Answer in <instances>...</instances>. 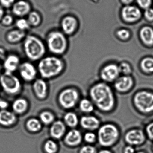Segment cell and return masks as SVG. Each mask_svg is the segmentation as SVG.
Masks as SVG:
<instances>
[{
	"mask_svg": "<svg viewBox=\"0 0 153 153\" xmlns=\"http://www.w3.org/2000/svg\"><path fill=\"white\" fill-rule=\"evenodd\" d=\"M146 18L150 21L153 20V9L148 8L146 9L145 13Z\"/></svg>",
	"mask_w": 153,
	"mask_h": 153,
	"instance_id": "ab89813d",
	"label": "cell"
},
{
	"mask_svg": "<svg viewBox=\"0 0 153 153\" xmlns=\"http://www.w3.org/2000/svg\"><path fill=\"white\" fill-rule=\"evenodd\" d=\"M39 118L40 122L45 125H49L54 122L55 117L53 112L49 111H44L40 112Z\"/></svg>",
	"mask_w": 153,
	"mask_h": 153,
	"instance_id": "4316f807",
	"label": "cell"
},
{
	"mask_svg": "<svg viewBox=\"0 0 153 153\" xmlns=\"http://www.w3.org/2000/svg\"><path fill=\"white\" fill-rule=\"evenodd\" d=\"M1 70H2V66L1 65V64L0 63V75H1Z\"/></svg>",
	"mask_w": 153,
	"mask_h": 153,
	"instance_id": "c3c4849f",
	"label": "cell"
},
{
	"mask_svg": "<svg viewBox=\"0 0 153 153\" xmlns=\"http://www.w3.org/2000/svg\"><path fill=\"white\" fill-rule=\"evenodd\" d=\"M81 134L76 129L71 130L66 136V143L70 146H76L81 143Z\"/></svg>",
	"mask_w": 153,
	"mask_h": 153,
	"instance_id": "44dd1931",
	"label": "cell"
},
{
	"mask_svg": "<svg viewBox=\"0 0 153 153\" xmlns=\"http://www.w3.org/2000/svg\"><path fill=\"white\" fill-rule=\"evenodd\" d=\"M28 21L30 26L37 27L41 21V18L38 13L36 11H31L28 15Z\"/></svg>",
	"mask_w": 153,
	"mask_h": 153,
	"instance_id": "f546056e",
	"label": "cell"
},
{
	"mask_svg": "<svg viewBox=\"0 0 153 153\" xmlns=\"http://www.w3.org/2000/svg\"><path fill=\"white\" fill-rule=\"evenodd\" d=\"M16 26L18 29L24 31L28 29L30 27L28 20L23 18L19 19L16 21Z\"/></svg>",
	"mask_w": 153,
	"mask_h": 153,
	"instance_id": "1f68e13d",
	"label": "cell"
},
{
	"mask_svg": "<svg viewBox=\"0 0 153 153\" xmlns=\"http://www.w3.org/2000/svg\"><path fill=\"white\" fill-rule=\"evenodd\" d=\"M17 120L16 114L7 109L0 110V125L8 126L14 124Z\"/></svg>",
	"mask_w": 153,
	"mask_h": 153,
	"instance_id": "ac0fdd59",
	"label": "cell"
},
{
	"mask_svg": "<svg viewBox=\"0 0 153 153\" xmlns=\"http://www.w3.org/2000/svg\"><path fill=\"white\" fill-rule=\"evenodd\" d=\"M9 106V102L7 101L0 99V110L7 109Z\"/></svg>",
	"mask_w": 153,
	"mask_h": 153,
	"instance_id": "b9f144b4",
	"label": "cell"
},
{
	"mask_svg": "<svg viewBox=\"0 0 153 153\" xmlns=\"http://www.w3.org/2000/svg\"><path fill=\"white\" fill-rule=\"evenodd\" d=\"M18 71L22 79L25 82H31L36 80L37 69L31 63L26 62L21 63Z\"/></svg>",
	"mask_w": 153,
	"mask_h": 153,
	"instance_id": "9c48e42d",
	"label": "cell"
},
{
	"mask_svg": "<svg viewBox=\"0 0 153 153\" xmlns=\"http://www.w3.org/2000/svg\"><path fill=\"white\" fill-rule=\"evenodd\" d=\"M64 121L67 126L71 128L76 127L79 122L77 115L75 112L72 111L66 113L64 116Z\"/></svg>",
	"mask_w": 153,
	"mask_h": 153,
	"instance_id": "d4e9b609",
	"label": "cell"
},
{
	"mask_svg": "<svg viewBox=\"0 0 153 153\" xmlns=\"http://www.w3.org/2000/svg\"><path fill=\"white\" fill-rule=\"evenodd\" d=\"M125 141L131 145H139L145 141L144 134L140 129L130 130L127 133L125 136Z\"/></svg>",
	"mask_w": 153,
	"mask_h": 153,
	"instance_id": "5bb4252c",
	"label": "cell"
},
{
	"mask_svg": "<svg viewBox=\"0 0 153 153\" xmlns=\"http://www.w3.org/2000/svg\"><path fill=\"white\" fill-rule=\"evenodd\" d=\"M122 16L124 19L128 22H133L140 19L141 13L140 10L133 6H127L122 10Z\"/></svg>",
	"mask_w": 153,
	"mask_h": 153,
	"instance_id": "2e32d148",
	"label": "cell"
},
{
	"mask_svg": "<svg viewBox=\"0 0 153 153\" xmlns=\"http://www.w3.org/2000/svg\"><path fill=\"white\" fill-rule=\"evenodd\" d=\"M28 102L26 99L23 98L16 99L12 104L13 111L15 114L19 115L25 113L28 109Z\"/></svg>",
	"mask_w": 153,
	"mask_h": 153,
	"instance_id": "d6986e66",
	"label": "cell"
},
{
	"mask_svg": "<svg viewBox=\"0 0 153 153\" xmlns=\"http://www.w3.org/2000/svg\"><path fill=\"white\" fill-rule=\"evenodd\" d=\"M0 85L4 91L10 96L18 95L21 91V82L13 73L4 72L0 75Z\"/></svg>",
	"mask_w": 153,
	"mask_h": 153,
	"instance_id": "5b68a950",
	"label": "cell"
},
{
	"mask_svg": "<svg viewBox=\"0 0 153 153\" xmlns=\"http://www.w3.org/2000/svg\"><path fill=\"white\" fill-rule=\"evenodd\" d=\"M12 10L14 15L22 17L28 15L31 12V5L27 1L20 0L14 3Z\"/></svg>",
	"mask_w": 153,
	"mask_h": 153,
	"instance_id": "9a60e30c",
	"label": "cell"
},
{
	"mask_svg": "<svg viewBox=\"0 0 153 153\" xmlns=\"http://www.w3.org/2000/svg\"><path fill=\"white\" fill-rule=\"evenodd\" d=\"M122 1L123 2L125 3V4H129L130 3L132 2L133 0H122Z\"/></svg>",
	"mask_w": 153,
	"mask_h": 153,
	"instance_id": "bcb514c9",
	"label": "cell"
},
{
	"mask_svg": "<svg viewBox=\"0 0 153 153\" xmlns=\"http://www.w3.org/2000/svg\"><path fill=\"white\" fill-rule=\"evenodd\" d=\"M146 132L149 137L151 139H153V123H151L147 126Z\"/></svg>",
	"mask_w": 153,
	"mask_h": 153,
	"instance_id": "60d3db41",
	"label": "cell"
},
{
	"mask_svg": "<svg viewBox=\"0 0 153 153\" xmlns=\"http://www.w3.org/2000/svg\"><path fill=\"white\" fill-rule=\"evenodd\" d=\"M117 36L120 39L126 40L130 37V33L127 30L122 29L117 32Z\"/></svg>",
	"mask_w": 153,
	"mask_h": 153,
	"instance_id": "836d02e7",
	"label": "cell"
},
{
	"mask_svg": "<svg viewBox=\"0 0 153 153\" xmlns=\"http://www.w3.org/2000/svg\"><path fill=\"white\" fill-rule=\"evenodd\" d=\"M23 50L27 58L31 61H40L44 57L46 48L43 41L36 36L29 35L24 39Z\"/></svg>",
	"mask_w": 153,
	"mask_h": 153,
	"instance_id": "3957f363",
	"label": "cell"
},
{
	"mask_svg": "<svg viewBox=\"0 0 153 153\" xmlns=\"http://www.w3.org/2000/svg\"><path fill=\"white\" fill-rule=\"evenodd\" d=\"M134 104L137 110L144 113L153 111V94L147 91H141L134 97Z\"/></svg>",
	"mask_w": 153,
	"mask_h": 153,
	"instance_id": "52a82bcc",
	"label": "cell"
},
{
	"mask_svg": "<svg viewBox=\"0 0 153 153\" xmlns=\"http://www.w3.org/2000/svg\"><path fill=\"white\" fill-rule=\"evenodd\" d=\"M99 153H112L111 152H110L108 150H102V151L100 152Z\"/></svg>",
	"mask_w": 153,
	"mask_h": 153,
	"instance_id": "7dc6e473",
	"label": "cell"
},
{
	"mask_svg": "<svg viewBox=\"0 0 153 153\" xmlns=\"http://www.w3.org/2000/svg\"><path fill=\"white\" fill-rule=\"evenodd\" d=\"M1 85H0V90H1Z\"/></svg>",
	"mask_w": 153,
	"mask_h": 153,
	"instance_id": "f907efd6",
	"label": "cell"
},
{
	"mask_svg": "<svg viewBox=\"0 0 153 153\" xmlns=\"http://www.w3.org/2000/svg\"><path fill=\"white\" fill-rule=\"evenodd\" d=\"M94 104L89 99H83L79 102V108L84 113H91L94 110Z\"/></svg>",
	"mask_w": 153,
	"mask_h": 153,
	"instance_id": "484cf974",
	"label": "cell"
},
{
	"mask_svg": "<svg viewBox=\"0 0 153 153\" xmlns=\"http://www.w3.org/2000/svg\"><path fill=\"white\" fill-rule=\"evenodd\" d=\"M137 153H144L143 152H138Z\"/></svg>",
	"mask_w": 153,
	"mask_h": 153,
	"instance_id": "681fc988",
	"label": "cell"
},
{
	"mask_svg": "<svg viewBox=\"0 0 153 153\" xmlns=\"http://www.w3.org/2000/svg\"><path fill=\"white\" fill-rule=\"evenodd\" d=\"M134 149L132 146H128L125 148L124 153H134Z\"/></svg>",
	"mask_w": 153,
	"mask_h": 153,
	"instance_id": "ee69618b",
	"label": "cell"
},
{
	"mask_svg": "<svg viewBox=\"0 0 153 153\" xmlns=\"http://www.w3.org/2000/svg\"><path fill=\"white\" fill-rule=\"evenodd\" d=\"M66 131L64 123L61 120L54 121L50 128V134L54 138L59 139L61 138Z\"/></svg>",
	"mask_w": 153,
	"mask_h": 153,
	"instance_id": "7402d4cb",
	"label": "cell"
},
{
	"mask_svg": "<svg viewBox=\"0 0 153 153\" xmlns=\"http://www.w3.org/2000/svg\"><path fill=\"white\" fill-rule=\"evenodd\" d=\"M13 18L12 16L11 15L7 14V15L4 16L2 19L1 20V22L4 25L9 26L13 23Z\"/></svg>",
	"mask_w": 153,
	"mask_h": 153,
	"instance_id": "e575fe53",
	"label": "cell"
},
{
	"mask_svg": "<svg viewBox=\"0 0 153 153\" xmlns=\"http://www.w3.org/2000/svg\"><path fill=\"white\" fill-rule=\"evenodd\" d=\"M137 1L141 7L146 9L149 8L152 4V0H137Z\"/></svg>",
	"mask_w": 153,
	"mask_h": 153,
	"instance_id": "74e56055",
	"label": "cell"
},
{
	"mask_svg": "<svg viewBox=\"0 0 153 153\" xmlns=\"http://www.w3.org/2000/svg\"><path fill=\"white\" fill-rule=\"evenodd\" d=\"M46 47L49 52L55 56L63 54L67 48L65 36L60 31H51L47 36Z\"/></svg>",
	"mask_w": 153,
	"mask_h": 153,
	"instance_id": "277c9868",
	"label": "cell"
},
{
	"mask_svg": "<svg viewBox=\"0 0 153 153\" xmlns=\"http://www.w3.org/2000/svg\"><path fill=\"white\" fill-rule=\"evenodd\" d=\"M76 25V19L71 16L65 17L62 21L61 24L63 31L67 35H71L74 32Z\"/></svg>",
	"mask_w": 153,
	"mask_h": 153,
	"instance_id": "ffe728a7",
	"label": "cell"
},
{
	"mask_svg": "<svg viewBox=\"0 0 153 153\" xmlns=\"http://www.w3.org/2000/svg\"><path fill=\"white\" fill-rule=\"evenodd\" d=\"M119 136L118 129L113 124H105L102 126L98 131L99 143L103 146L113 145L118 139Z\"/></svg>",
	"mask_w": 153,
	"mask_h": 153,
	"instance_id": "8992f818",
	"label": "cell"
},
{
	"mask_svg": "<svg viewBox=\"0 0 153 153\" xmlns=\"http://www.w3.org/2000/svg\"><path fill=\"white\" fill-rule=\"evenodd\" d=\"M32 89L35 96L40 100H45L48 96L47 84L43 78L36 79L32 84Z\"/></svg>",
	"mask_w": 153,
	"mask_h": 153,
	"instance_id": "8fae6325",
	"label": "cell"
},
{
	"mask_svg": "<svg viewBox=\"0 0 153 153\" xmlns=\"http://www.w3.org/2000/svg\"><path fill=\"white\" fill-rule=\"evenodd\" d=\"M133 78L129 75L119 76L115 81L114 86L118 91L126 92L129 91L134 85Z\"/></svg>",
	"mask_w": 153,
	"mask_h": 153,
	"instance_id": "7c38bea8",
	"label": "cell"
},
{
	"mask_svg": "<svg viewBox=\"0 0 153 153\" xmlns=\"http://www.w3.org/2000/svg\"><path fill=\"white\" fill-rule=\"evenodd\" d=\"M26 37V33L19 29L13 30L9 31L6 36L7 41L11 44L19 43Z\"/></svg>",
	"mask_w": 153,
	"mask_h": 153,
	"instance_id": "603a6c76",
	"label": "cell"
},
{
	"mask_svg": "<svg viewBox=\"0 0 153 153\" xmlns=\"http://www.w3.org/2000/svg\"><path fill=\"white\" fill-rule=\"evenodd\" d=\"M140 66L145 72L147 73L153 72V58L151 57L144 58L141 61Z\"/></svg>",
	"mask_w": 153,
	"mask_h": 153,
	"instance_id": "f1b7e54d",
	"label": "cell"
},
{
	"mask_svg": "<svg viewBox=\"0 0 153 153\" xmlns=\"http://www.w3.org/2000/svg\"><path fill=\"white\" fill-rule=\"evenodd\" d=\"M119 67L120 73L123 74L124 75H129L132 73V67L128 63L123 62L119 65Z\"/></svg>",
	"mask_w": 153,
	"mask_h": 153,
	"instance_id": "4dcf8cb0",
	"label": "cell"
},
{
	"mask_svg": "<svg viewBox=\"0 0 153 153\" xmlns=\"http://www.w3.org/2000/svg\"><path fill=\"white\" fill-rule=\"evenodd\" d=\"M140 38L144 44L146 45H153V30L149 27L143 28L140 31Z\"/></svg>",
	"mask_w": 153,
	"mask_h": 153,
	"instance_id": "cb8c5ba5",
	"label": "cell"
},
{
	"mask_svg": "<svg viewBox=\"0 0 153 153\" xmlns=\"http://www.w3.org/2000/svg\"><path fill=\"white\" fill-rule=\"evenodd\" d=\"M80 94L77 90L74 88L64 89L59 94L58 101L60 106L65 109L73 108L78 102Z\"/></svg>",
	"mask_w": 153,
	"mask_h": 153,
	"instance_id": "ba28073f",
	"label": "cell"
},
{
	"mask_svg": "<svg viewBox=\"0 0 153 153\" xmlns=\"http://www.w3.org/2000/svg\"><path fill=\"white\" fill-rule=\"evenodd\" d=\"M80 153H96V150L93 146H85L82 147Z\"/></svg>",
	"mask_w": 153,
	"mask_h": 153,
	"instance_id": "8d00e7d4",
	"label": "cell"
},
{
	"mask_svg": "<svg viewBox=\"0 0 153 153\" xmlns=\"http://www.w3.org/2000/svg\"><path fill=\"white\" fill-rule=\"evenodd\" d=\"M27 128L29 131L36 132L39 131L41 128V123L37 119L32 118L28 120L26 123Z\"/></svg>",
	"mask_w": 153,
	"mask_h": 153,
	"instance_id": "83f0119b",
	"label": "cell"
},
{
	"mask_svg": "<svg viewBox=\"0 0 153 153\" xmlns=\"http://www.w3.org/2000/svg\"><path fill=\"white\" fill-rule=\"evenodd\" d=\"M4 16V10L3 7L0 4V21H1L3 17Z\"/></svg>",
	"mask_w": 153,
	"mask_h": 153,
	"instance_id": "f6af8a7d",
	"label": "cell"
},
{
	"mask_svg": "<svg viewBox=\"0 0 153 153\" xmlns=\"http://www.w3.org/2000/svg\"><path fill=\"white\" fill-rule=\"evenodd\" d=\"M119 65L115 64H109L103 67L100 72V76L106 82H111L116 81L120 74Z\"/></svg>",
	"mask_w": 153,
	"mask_h": 153,
	"instance_id": "30bf717a",
	"label": "cell"
},
{
	"mask_svg": "<svg viewBox=\"0 0 153 153\" xmlns=\"http://www.w3.org/2000/svg\"><path fill=\"white\" fill-rule=\"evenodd\" d=\"M45 149L47 153H55L57 150V145L53 141L49 140L45 144Z\"/></svg>",
	"mask_w": 153,
	"mask_h": 153,
	"instance_id": "d6a6232c",
	"label": "cell"
},
{
	"mask_svg": "<svg viewBox=\"0 0 153 153\" xmlns=\"http://www.w3.org/2000/svg\"><path fill=\"white\" fill-rule=\"evenodd\" d=\"M80 124L83 128L89 130H96L100 124L99 120L93 116H84L80 120Z\"/></svg>",
	"mask_w": 153,
	"mask_h": 153,
	"instance_id": "e0dca14e",
	"label": "cell"
},
{
	"mask_svg": "<svg viewBox=\"0 0 153 153\" xmlns=\"http://www.w3.org/2000/svg\"><path fill=\"white\" fill-rule=\"evenodd\" d=\"M20 64V60L18 56L10 54L7 56L4 60L3 68L4 69V72L13 73L18 70Z\"/></svg>",
	"mask_w": 153,
	"mask_h": 153,
	"instance_id": "4fadbf2b",
	"label": "cell"
},
{
	"mask_svg": "<svg viewBox=\"0 0 153 153\" xmlns=\"http://www.w3.org/2000/svg\"><path fill=\"white\" fill-rule=\"evenodd\" d=\"M6 56L5 49L3 48L0 47V59L4 60Z\"/></svg>",
	"mask_w": 153,
	"mask_h": 153,
	"instance_id": "7bdbcfd3",
	"label": "cell"
},
{
	"mask_svg": "<svg viewBox=\"0 0 153 153\" xmlns=\"http://www.w3.org/2000/svg\"><path fill=\"white\" fill-rule=\"evenodd\" d=\"M91 100L99 109L108 112L113 109L116 99L114 93L109 85L104 82L95 84L90 89Z\"/></svg>",
	"mask_w": 153,
	"mask_h": 153,
	"instance_id": "6da1fadb",
	"label": "cell"
},
{
	"mask_svg": "<svg viewBox=\"0 0 153 153\" xmlns=\"http://www.w3.org/2000/svg\"><path fill=\"white\" fill-rule=\"evenodd\" d=\"M64 68V64L60 58L54 56H45L40 60L38 72L44 79H51L61 74Z\"/></svg>",
	"mask_w": 153,
	"mask_h": 153,
	"instance_id": "7a4b0ae2",
	"label": "cell"
},
{
	"mask_svg": "<svg viewBox=\"0 0 153 153\" xmlns=\"http://www.w3.org/2000/svg\"><path fill=\"white\" fill-rule=\"evenodd\" d=\"M84 140L87 143H93L95 142L96 139V135L95 134L92 132H88L85 134L84 136Z\"/></svg>",
	"mask_w": 153,
	"mask_h": 153,
	"instance_id": "d590c367",
	"label": "cell"
},
{
	"mask_svg": "<svg viewBox=\"0 0 153 153\" xmlns=\"http://www.w3.org/2000/svg\"><path fill=\"white\" fill-rule=\"evenodd\" d=\"M15 2V0H0V4L5 8L12 6Z\"/></svg>",
	"mask_w": 153,
	"mask_h": 153,
	"instance_id": "f35d334b",
	"label": "cell"
}]
</instances>
